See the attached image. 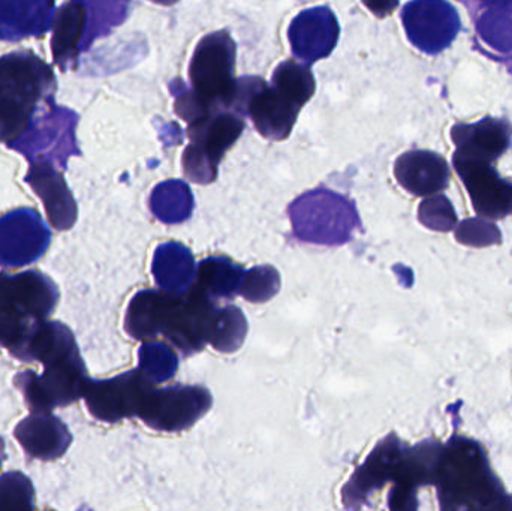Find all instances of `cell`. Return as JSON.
I'll return each mask as SVG.
<instances>
[{
    "mask_svg": "<svg viewBox=\"0 0 512 511\" xmlns=\"http://www.w3.org/2000/svg\"><path fill=\"white\" fill-rule=\"evenodd\" d=\"M432 485L445 510L512 509L483 447L468 438L453 437L442 446Z\"/></svg>",
    "mask_w": 512,
    "mask_h": 511,
    "instance_id": "obj_1",
    "label": "cell"
},
{
    "mask_svg": "<svg viewBox=\"0 0 512 511\" xmlns=\"http://www.w3.org/2000/svg\"><path fill=\"white\" fill-rule=\"evenodd\" d=\"M56 90L53 69L30 51L0 57V141L14 140L35 116L39 99Z\"/></svg>",
    "mask_w": 512,
    "mask_h": 511,
    "instance_id": "obj_2",
    "label": "cell"
},
{
    "mask_svg": "<svg viewBox=\"0 0 512 511\" xmlns=\"http://www.w3.org/2000/svg\"><path fill=\"white\" fill-rule=\"evenodd\" d=\"M236 42L227 30L210 33L198 42L189 65L192 92L207 114L236 111L245 114L236 72Z\"/></svg>",
    "mask_w": 512,
    "mask_h": 511,
    "instance_id": "obj_3",
    "label": "cell"
},
{
    "mask_svg": "<svg viewBox=\"0 0 512 511\" xmlns=\"http://www.w3.org/2000/svg\"><path fill=\"white\" fill-rule=\"evenodd\" d=\"M288 216L295 239L310 245H345L361 228L354 201L325 188L295 198L288 206Z\"/></svg>",
    "mask_w": 512,
    "mask_h": 511,
    "instance_id": "obj_4",
    "label": "cell"
},
{
    "mask_svg": "<svg viewBox=\"0 0 512 511\" xmlns=\"http://www.w3.org/2000/svg\"><path fill=\"white\" fill-rule=\"evenodd\" d=\"M245 129L242 117L233 111L213 113L189 123L191 144L183 153V173L191 182L209 185L218 177L219 162Z\"/></svg>",
    "mask_w": 512,
    "mask_h": 511,
    "instance_id": "obj_5",
    "label": "cell"
},
{
    "mask_svg": "<svg viewBox=\"0 0 512 511\" xmlns=\"http://www.w3.org/2000/svg\"><path fill=\"white\" fill-rule=\"evenodd\" d=\"M78 116L68 108L56 107L50 99V111L39 119L30 120L27 128L14 140L9 149L24 153L30 161H54L66 168V159L80 155L75 143Z\"/></svg>",
    "mask_w": 512,
    "mask_h": 511,
    "instance_id": "obj_6",
    "label": "cell"
},
{
    "mask_svg": "<svg viewBox=\"0 0 512 511\" xmlns=\"http://www.w3.org/2000/svg\"><path fill=\"white\" fill-rule=\"evenodd\" d=\"M212 393L201 386L150 387L138 419L161 432H180L192 428L212 408Z\"/></svg>",
    "mask_w": 512,
    "mask_h": 511,
    "instance_id": "obj_7",
    "label": "cell"
},
{
    "mask_svg": "<svg viewBox=\"0 0 512 511\" xmlns=\"http://www.w3.org/2000/svg\"><path fill=\"white\" fill-rule=\"evenodd\" d=\"M87 381L89 378L81 357L45 366L41 377L32 371L15 377V384L23 390L32 413H50L53 408L65 407L83 398Z\"/></svg>",
    "mask_w": 512,
    "mask_h": 511,
    "instance_id": "obj_8",
    "label": "cell"
},
{
    "mask_svg": "<svg viewBox=\"0 0 512 511\" xmlns=\"http://www.w3.org/2000/svg\"><path fill=\"white\" fill-rule=\"evenodd\" d=\"M402 21L412 45L432 56L450 47L462 30L459 12L447 0H411L403 6Z\"/></svg>",
    "mask_w": 512,
    "mask_h": 511,
    "instance_id": "obj_9",
    "label": "cell"
},
{
    "mask_svg": "<svg viewBox=\"0 0 512 511\" xmlns=\"http://www.w3.org/2000/svg\"><path fill=\"white\" fill-rule=\"evenodd\" d=\"M153 384L155 383L137 368L110 380L87 381L83 398L96 420L117 423L123 419L138 417L144 396Z\"/></svg>",
    "mask_w": 512,
    "mask_h": 511,
    "instance_id": "obj_10",
    "label": "cell"
},
{
    "mask_svg": "<svg viewBox=\"0 0 512 511\" xmlns=\"http://www.w3.org/2000/svg\"><path fill=\"white\" fill-rule=\"evenodd\" d=\"M51 233L33 209L0 216V267L17 269L35 263L47 251Z\"/></svg>",
    "mask_w": 512,
    "mask_h": 511,
    "instance_id": "obj_11",
    "label": "cell"
},
{
    "mask_svg": "<svg viewBox=\"0 0 512 511\" xmlns=\"http://www.w3.org/2000/svg\"><path fill=\"white\" fill-rule=\"evenodd\" d=\"M453 164L478 215L487 219L512 215V182L502 179L492 162L454 153Z\"/></svg>",
    "mask_w": 512,
    "mask_h": 511,
    "instance_id": "obj_12",
    "label": "cell"
},
{
    "mask_svg": "<svg viewBox=\"0 0 512 511\" xmlns=\"http://www.w3.org/2000/svg\"><path fill=\"white\" fill-rule=\"evenodd\" d=\"M475 24V50L507 66L512 75V0H459Z\"/></svg>",
    "mask_w": 512,
    "mask_h": 511,
    "instance_id": "obj_13",
    "label": "cell"
},
{
    "mask_svg": "<svg viewBox=\"0 0 512 511\" xmlns=\"http://www.w3.org/2000/svg\"><path fill=\"white\" fill-rule=\"evenodd\" d=\"M405 449L402 441L391 434L372 450L364 464L343 486L342 498L346 509H360L373 491L385 483L396 482Z\"/></svg>",
    "mask_w": 512,
    "mask_h": 511,
    "instance_id": "obj_14",
    "label": "cell"
},
{
    "mask_svg": "<svg viewBox=\"0 0 512 511\" xmlns=\"http://www.w3.org/2000/svg\"><path fill=\"white\" fill-rule=\"evenodd\" d=\"M340 26L336 15L327 6L301 11L288 30L289 42L295 57L312 65L330 56L339 41Z\"/></svg>",
    "mask_w": 512,
    "mask_h": 511,
    "instance_id": "obj_15",
    "label": "cell"
},
{
    "mask_svg": "<svg viewBox=\"0 0 512 511\" xmlns=\"http://www.w3.org/2000/svg\"><path fill=\"white\" fill-rule=\"evenodd\" d=\"M301 107L276 86L268 87L259 81L246 102V114L251 117L255 128L268 140H285L291 134Z\"/></svg>",
    "mask_w": 512,
    "mask_h": 511,
    "instance_id": "obj_16",
    "label": "cell"
},
{
    "mask_svg": "<svg viewBox=\"0 0 512 511\" xmlns=\"http://www.w3.org/2000/svg\"><path fill=\"white\" fill-rule=\"evenodd\" d=\"M397 182L415 197H430L444 191L450 182V167L444 156L430 150H409L394 164Z\"/></svg>",
    "mask_w": 512,
    "mask_h": 511,
    "instance_id": "obj_17",
    "label": "cell"
},
{
    "mask_svg": "<svg viewBox=\"0 0 512 511\" xmlns=\"http://www.w3.org/2000/svg\"><path fill=\"white\" fill-rule=\"evenodd\" d=\"M9 353L23 362L44 363V366L54 365L63 360L80 357L77 342L68 327L50 321H36L17 347Z\"/></svg>",
    "mask_w": 512,
    "mask_h": 511,
    "instance_id": "obj_18",
    "label": "cell"
},
{
    "mask_svg": "<svg viewBox=\"0 0 512 511\" xmlns=\"http://www.w3.org/2000/svg\"><path fill=\"white\" fill-rule=\"evenodd\" d=\"M24 180L41 198L47 210L48 221L56 230H69L75 224L77 204L62 174L54 170L50 161H32Z\"/></svg>",
    "mask_w": 512,
    "mask_h": 511,
    "instance_id": "obj_19",
    "label": "cell"
},
{
    "mask_svg": "<svg viewBox=\"0 0 512 511\" xmlns=\"http://www.w3.org/2000/svg\"><path fill=\"white\" fill-rule=\"evenodd\" d=\"M456 153L496 161L512 146V126L507 119L484 117L480 122L457 123L451 128Z\"/></svg>",
    "mask_w": 512,
    "mask_h": 511,
    "instance_id": "obj_20",
    "label": "cell"
},
{
    "mask_svg": "<svg viewBox=\"0 0 512 511\" xmlns=\"http://www.w3.org/2000/svg\"><path fill=\"white\" fill-rule=\"evenodd\" d=\"M0 285L6 296L30 321L45 320L59 299L53 282L36 270L14 276L0 273Z\"/></svg>",
    "mask_w": 512,
    "mask_h": 511,
    "instance_id": "obj_21",
    "label": "cell"
},
{
    "mask_svg": "<svg viewBox=\"0 0 512 511\" xmlns=\"http://www.w3.org/2000/svg\"><path fill=\"white\" fill-rule=\"evenodd\" d=\"M14 435L27 455L42 461L65 455L72 441L66 426L50 413H33L18 423Z\"/></svg>",
    "mask_w": 512,
    "mask_h": 511,
    "instance_id": "obj_22",
    "label": "cell"
},
{
    "mask_svg": "<svg viewBox=\"0 0 512 511\" xmlns=\"http://www.w3.org/2000/svg\"><path fill=\"white\" fill-rule=\"evenodd\" d=\"M54 23V0H0V41L42 36Z\"/></svg>",
    "mask_w": 512,
    "mask_h": 511,
    "instance_id": "obj_23",
    "label": "cell"
},
{
    "mask_svg": "<svg viewBox=\"0 0 512 511\" xmlns=\"http://www.w3.org/2000/svg\"><path fill=\"white\" fill-rule=\"evenodd\" d=\"M152 273L158 287L167 293L191 290L197 273L191 249L179 242L161 243L153 255Z\"/></svg>",
    "mask_w": 512,
    "mask_h": 511,
    "instance_id": "obj_24",
    "label": "cell"
},
{
    "mask_svg": "<svg viewBox=\"0 0 512 511\" xmlns=\"http://www.w3.org/2000/svg\"><path fill=\"white\" fill-rule=\"evenodd\" d=\"M86 8L80 0H72L60 6L54 17L53 48L54 62L66 71L69 65L77 62L81 39L86 27Z\"/></svg>",
    "mask_w": 512,
    "mask_h": 511,
    "instance_id": "obj_25",
    "label": "cell"
},
{
    "mask_svg": "<svg viewBox=\"0 0 512 511\" xmlns=\"http://www.w3.org/2000/svg\"><path fill=\"white\" fill-rule=\"evenodd\" d=\"M170 296L171 293L164 290L138 291L132 297L126 311V333L137 341H147L161 335L162 321H164Z\"/></svg>",
    "mask_w": 512,
    "mask_h": 511,
    "instance_id": "obj_26",
    "label": "cell"
},
{
    "mask_svg": "<svg viewBox=\"0 0 512 511\" xmlns=\"http://www.w3.org/2000/svg\"><path fill=\"white\" fill-rule=\"evenodd\" d=\"M149 206L153 216L164 224H182L194 212V195L183 180H167L153 189Z\"/></svg>",
    "mask_w": 512,
    "mask_h": 511,
    "instance_id": "obj_27",
    "label": "cell"
},
{
    "mask_svg": "<svg viewBox=\"0 0 512 511\" xmlns=\"http://www.w3.org/2000/svg\"><path fill=\"white\" fill-rule=\"evenodd\" d=\"M246 270L225 257H209L197 266V288L209 297L230 299L239 293Z\"/></svg>",
    "mask_w": 512,
    "mask_h": 511,
    "instance_id": "obj_28",
    "label": "cell"
},
{
    "mask_svg": "<svg viewBox=\"0 0 512 511\" xmlns=\"http://www.w3.org/2000/svg\"><path fill=\"white\" fill-rule=\"evenodd\" d=\"M86 8V27L81 39L80 51H87L90 45L102 36L108 35L113 27L119 26L128 17L131 0H80Z\"/></svg>",
    "mask_w": 512,
    "mask_h": 511,
    "instance_id": "obj_29",
    "label": "cell"
},
{
    "mask_svg": "<svg viewBox=\"0 0 512 511\" xmlns=\"http://www.w3.org/2000/svg\"><path fill=\"white\" fill-rule=\"evenodd\" d=\"M248 335V320L237 306L216 309L209 344L221 353H236Z\"/></svg>",
    "mask_w": 512,
    "mask_h": 511,
    "instance_id": "obj_30",
    "label": "cell"
},
{
    "mask_svg": "<svg viewBox=\"0 0 512 511\" xmlns=\"http://www.w3.org/2000/svg\"><path fill=\"white\" fill-rule=\"evenodd\" d=\"M271 83L300 107L309 102L316 90L315 78L310 69L294 60L280 63L274 69Z\"/></svg>",
    "mask_w": 512,
    "mask_h": 511,
    "instance_id": "obj_31",
    "label": "cell"
},
{
    "mask_svg": "<svg viewBox=\"0 0 512 511\" xmlns=\"http://www.w3.org/2000/svg\"><path fill=\"white\" fill-rule=\"evenodd\" d=\"M138 362V368L155 384L171 380L179 368V357L162 342H144L138 351Z\"/></svg>",
    "mask_w": 512,
    "mask_h": 511,
    "instance_id": "obj_32",
    "label": "cell"
},
{
    "mask_svg": "<svg viewBox=\"0 0 512 511\" xmlns=\"http://www.w3.org/2000/svg\"><path fill=\"white\" fill-rule=\"evenodd\" d=\"M280 290V275L273 266H256L246 270L239 294L248 302L264 303Z\"/></svg>",
    "mask_w": 512,
    "mask_h": 511,
    "instance_id": "obj_33",
    "label": "cell"
},
{
    "mask_svg": "<svg viewBox=\"0 0 512 511\" xmlns=\"http://www.w3.org/2000/svg\"><path fill=\"white\" fill-rule=\"evenodd\" d=\"M36 321L27 320L26 315L6 296L0 285V347H17Z\"/></svg>",
    "mask_w": 512,
    "mask_h": 511,
    "instance_id": "obj_34",
    "label": "cell"
},
{
    "mask_svg": "<svg viewBox=\"0 0 512 511\" xmlns=\"http://www.w3.org/2000/svg\"><path fill=\"white\" fill-rule=\"evenodd\" d=\"M35 492L32 483L21 473L0 477V510H32Z\"/></svg>",
    "mask_w": 512,
    "mask_h": 511,
    "instance_id": "obj_35",
    "label": "cell"
},
{
    "mask_svg": "<svg viewBox=\"0 0 512 511\" xmlns=\"http://www.w3.org/2000/svg\"><path fill=\"white\" fill-rule=\"evenodd\" d=\"M418 219L433 231H451L457 225L456 210L445 195H430L420 204Z\"/></svg>",
    "mask_w": 512,
    "mask_h": 511,
    "instance_id": "obj_36",
    "label": "cell"
},
{
    "mask_svg": "<svg viewBox=\"0 0 512 511\" xmlns=\"http://www.w3.org/2000/svg\"><path fill=\"white\" fill-rule=\"evenodd\" d=\"M457 242L474 248L499 245L502 242L501 231L493 222L483 218H471L460 222L456 228Z\"/></svg>",
    "mask_w": 512,
    "mask_h": 511,
    "instance_id": "obj_37",
    "label": "cell"
},
{
    "mask_svg": "<svg viewBox=\"0 0 512 511\" xmlns=\"http://www.w3.org/2000/svg\"><path fill=\"white\" fill-rule=\"evenodd\" d=\"M363 3L379 18L387 17L399 6V0H363Z\"/></svg>",
    "mask_w": 512,
    "mask_h": 511,
    "instance_id": "obj_38",
    "label": "cell"
},
{
    "mask_svg": "<svg viewBox=\"0 0 512 511\" xmlns=\"http://www.w3.org/2000/svg\"><path fill=\"white\" fill-rule=\"evenodd\" d=\"M153 3H158V5L170 6L174 5V3L179 2V0H152Z\"/></svg>",
    "mask_w": 512,
    "mask_h": 511,
    "instance_id": "obj_39",
    "label": "cell"
},
{
    "mask_svg": "<svg viewBox=\"0 0 512 511\" xmlns=\"http://www.w3.org/2000/svg\"><path fill=\"white\" fill-rule=\"evenodd\" d=\"M5 444H3L2 438H0V464H2L3 459H5Z\"/></svg>",
    "mask_w": 512,
    "mask_h": 511,
    "instance_id": "obj_40",
    "label": "cell"
}]
</instances>
